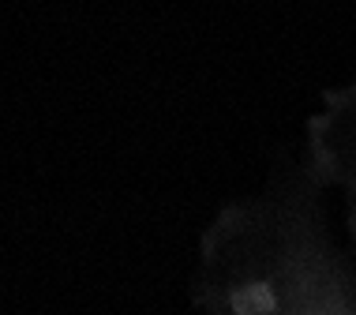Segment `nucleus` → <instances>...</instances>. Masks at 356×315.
Segmentation results:
<instances>
[{"mask_svg":"<svg viewBox=\"0 0 356 315\" xmlns=\"http://www.w3.org/2000/svg\"><path fill=\"white\" fill-rule=\"evenodd\" d=\"M207 293L221 315H356L312 207H244L210 233Z\"/></svg>","mask_w":356,"mask_h":315,"instance_id":"nucleus-1","label":"nucleus"},{"mask_svg":"<svg viewBox=\"0 0 356 315\" xmlns=\"http://www.w3.org/2000/svg\"><path fill=\"white\" fill-rule=\"evenodd\" d=\"M315 161L323 180L341 188L356 241V102H341L315 128Z\"/></svg>","mask_w":356,"mask_h":315,"instance_id":"nucleus-2","label":"nucleus"}]
</instances>
